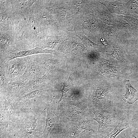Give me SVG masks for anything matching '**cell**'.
Instances as JSON below:
<instances>
[{"label": "cell", "mask_w": 138, "mask_h": 138, "mask_svg": "<svg viewBox=\"0 0 138 138\" xmlns=\"http://www.w3.org/2000/svg\"><path fill=\"white\" fill-rule=\"evenodd\" d=\"M100 41L104 45V46L106 48V50L107 51L108 50L111 46L109 43L103 38H101L100 39Z\"/></svg>", "instance_id": "cell-33"}, {"label": "cell", "mask_w": 138, "mask_h": 138, "mask_svg": "<svg viewBox=\"0 0 138 138\" xmlns=\"http://www.w3.org/2000/svg\"><path fill=\"white\" fill-rule=\"evenodd\" d=\"M68 39L65 36H47L45 37L42 44L39 47L43 49L50 48L62 52L64 43Z\"/></svg>", "instance_id": "cell-11"}, {"label": "cell", "mask_w": 138, "mask_h": 138, "mask_svg": "<svg viewBox=\"0 0 138 138\" xmlns=\"http://www.w3.org/2000/svg\"><path fill=\"white\" fill-rule=\"evenodd\" d=\"M52 72L48 71L41 77L29 79L26 86L22 90L18 97L24 95L32 91L43 88L44 85L50 80Z\"/></svg>", "instance_id": "cell-9"}, {"label": "cell", "mask_w": 138, "mask_h": 138, "mask_svg": "<svg viewBox=\"0 0 138 138\" xmlns=\"http://www.w3.org/2000/svg\"><path fill=\"white\" fill-rule=\"evenodd\" d=\"M118 30L113 26L107 25L101 31L103 38L111 46L117 41V38L118 35Z\"/></svg>", "instance_id": "cell-19"}, {"label": "cell", "mask_w": 138, "mask_h": 138, "mask_svg": "<svg viewBox=\"0 0 138 138\" xmlns=\"http://www.w3.org/2000/svg\"><path fill=\"white\" fill-rule=\"evenodd\" d=\"M124 5L127 11L130 14L134 13L138 15V0H129Z\"/></svg>", "instance_id": "cell-27"}, {"label": "cell", "mask_w": 138, "mask_h": 138, "mask_svg": "<svg viewBox=\"0 0 138 138\" xmlns=\"http://www.w3.org/2000/svg\"><path fill=\"white\" fill-rule=\"evenodd\" d=\"M93 119L90 115L65 124L64 138H75L85 131L94 132Z\"/></svg>", "instance_id": "cell-4"}, {"label": "cell", "mask_w": 138, "mask_h": 138, "mask_svg": "<svg viewBox=\"0 0 138 138\" xmlns=\"http://www.w3.org/2000/svg\"><path fill=\"white\" fill-rule=\"evenodd\" d=\"M59 106V119L65 124L89 116L91 112L86 102L82 100L65 99Z\"/></svg>", "instance_id": "cell-1"}, {"label": "cell", "mask_w": 138, "mask_h": 138, "mask_svg": "<svg viewBox=\"0 0 138 138\" xmlns=\"http://www.w3.org/2000/svg\"><path fill=\"white\" fill-rule=\"evenodd\" d=\"M28 81L23 82L18 80L9 82L5 91L1 95L10 99H14L17 97L21 91L26 86Z\"/></svg>", "instance_id": "cell-12"}, {"label": "cell", "mask_w": 138, "mask_h": 138, "mask_svg": "<svg viewBox=\"0 0 138 138\" xmlns=\"http://www.w3.org/2000/svg\"><path fill=\"white\" fill-rule=\"evenodd\" d=\"M0 118V133H2L6 131L9 122L8 116L4 110L1 111Z\"/></svg>", "instance_id": "cell-29"}, {"label": "cell", "mask_w": 138, "mask_h": 138, "mask_svg": "<svg viewBox=\"0 0 138 138\" xmlns=\"http://www.w3.org/2000/svg\"><path fill=\"white\" fill-rule=\"evenodd\" d=\"M97 2L106 7L110 13L120 15H131L127 11L124 5L123 1L117 0L109 1L106 0H98Z\"/></svg>", "instance_id": "cell-13"}, {"label": "cell", "mask_w": 138, "mask_h": 138, "mask_svg": "<svg viewBox=\"0 0 138 138\" xmlns=\"http://www.w3.org/2000/svg\"><path fill=\"white\" fill-rule=\"evenodd\" d=\"M85 17L91 25L94 32L98 31L101 32L103 29L107 25L93 14L88 15Z\"/></svg>", "instance_id": "cell-23"}, {"label": "cell", "mask_w": 138, "mask_h": 138, "mask_svg": "<svg viewBox=\"0 0 138 138\" xmlns=\"http://www.w3.org/2000/svg\"><path fill=\"white\" fill-rule=\"evenodd\" d=\"M46 91L43 88L40 89L30 91L22 96L14 99V101L19 105L22 104L26 106L25 103L31 99L39 96L41 93Z\"/></svg>", "instance_id": "cell-22"}, {"label": "cell", "mask_w": 138, "mask_h": 138, "mask_svg": "<svg viewBox=\"0 0 138 138\" xmlns=\"http://www.w3.org/2000/svg\"><path fill=\"white\" fill-rule=\"evenodd\" d=\"M75 33L76 35L83 42L88 50L98 52L102 51L103 50V47L102 45L95 43L82 33L76 32Z\"/></svg>", "instance_id": "cell-21"}, {"label": "cell", "mask_w": 138, "mask_h": 138, "mask_svg": "<svg viewBox=\"0 0 138 138\" xmlns=\"http://www.w3.org/2000/svg\"><path fill=\"white\" fill-rule=\"evenodd\" d=\"M94 3L92 7L95 16L104 24L109 26H113L116 18L109 13L105 11L99 5L98 3Z\"/></svg>", "instance_id": "cell-14"}, {"label": "cell", "mask_w": 138, "mask_h": 138, "mask_svg": "<svg viewBox=\"0 0 138 138\" xmlns=\"http://www.w3.org/2000/svg\"><path fill=\"white\" fill-rule=\"evenodd\" d=\"M131 125V121L128 117H122L120 119L118 124L113 130L102 138H116L121 131L130 127Z\"/></svg>", "instance_id": "cell-18"}, {"label": "cell", "mask_w": 138, "mask_h": 138, "mask_svg": "<svg viewBox=\"0 0 138 138\" xmlns=\"http://www.w3.org/2000/svg\"><path fill=\"white\" fill-rule=\"evenodd\" d=\"M70 75L67 80L64 83L63 87L61 90V96L60 99L58 101L59 104L62 100L68 96L72 91V87L70 82Z\"/></svg>", "instance_id": "cell-26"}, {"label": "cell", "mask_w": 138, "mask_h": 138, "mask_svg": "<svg viewBox=\"0 0 138 138\" xmlns=\"http://www.w3.org/2000/svg\"><path fill=\"white\" fill-rule=\"evenodd\" d=\"M46 70L33 59L28 57V64L23 74L17 80L24 82L29 79L40 77L44 75Z\"/></svg>", "instance_id": "cell-7"}, {"label": "cell", "mask_w": 138, "mask_h": 138, "mask_svg": "<svg viewBox=\"0 0 138 138\" xmlns=\"http://www.w3.org/2000/svg\"><path fill=\"white\" fill-rule=\"evenodd\" d=\"M79 20V24H78L77 28L75 29L77 30L75 32H77L80 30L82 31H85L89 32L92 33L94 32V31L92 28V27L88 21L87 20L86 18L85 17H81V19L80 18Z\"/></svg>", "instance_id": "cell-25"}, {"label": "cell", "mask_w": 138, "mask_h": 138, "mask_svg": "<svg viewBox=\"0 0 138 138\" xmlns=\"http://www.w3.org/2000/svg\"><path fill=\"white\" fill-rule=\"evenodd\" d=\"M42 112L37 118H31L24 121L21 124L17 131L18 138H33L37 130L36 127L38 118Z\"/></svg>", "instance_id": "cell-8"}, {"label": "cell", "mask_w": 138, "mask_h": 138, "mask_svg": "<svg viewBox=\"0 0 138 138\" xmlns=\"http://www.w3.org/2000/svg\"><path fill=\"white\" fill-rule=\"evenodd\" d=\"M124 83L126 92L123 96L122 99L129 104H132L138 99L135 94L137 90L132 86L129 80L125 79Z\"/></svg>", "instance_id": "cell-20"}, {"label": "cell", "mask_w": 138, "mask_h": 138, "mask_svg": "<svg viewBox=\"0 0 138 138\" xmlns=\"http://www.w3.org/2000/svg\"><path fill=\"white\" fill-rule=\"evenodd\" d=\"M118 17L128 22L133 30L138 28V19L129 15H120Z\"/></svg>", "instance_id": "cell-31"}, {"label": "cell", "mask_w": 138, "mask_h": 138, "mask_svg": "<svg viewBox=\"0 0 138 138\" xmlns=\"http://www.w3.org/2000/svg\"><path fill=\"white\" fill-rule=\"evenodd\" d=\"M63 3L57 5H54L46 8L50 13L54 15L59 22H62L65 21L66 14L68 10L67 5H64Z\"/></svg>", "instance_id": "cell-17"}, {"label": "cell", "mask_w": 138, "mask_h": 138, "mask_svg": "<svg viewBox=\"0 0 138 138\" xmlns=\"http://www.w3.org/2000/svg\"><path fill=\"white\" fill-rule=\"evenodd\" d=\"M125 133H124V136H125L126 138H127L126 136H125ZM132 136L133 137L135 138H138V133H136L133 134V135Z\"/></svg>", "instance_id": "cell-34"}, {"label": "cell", "mask_w": 138, "mask_h": 138, "mask_svg": "<svg viewBox=\"0 0 138 138\" xmlns=\"http://www.w3.org/2000/svg\"><path fill=\"white\" fill-rule=\"evenodd\" d=\"M46 107L47 114L45 125L42 133L43 138H47L52 128L61 124L59 118V106L58 101L53 100Z\"/></svg>", "instance_id": "cell-6"}, {"label": "cell", "mask_w": 138, "mask_h": 138, "mask_svg": "<svg viewBox=\"0 0 138 138\" xmlns=\"http://www.w3.org/2000/svg\"><path fill=\"white\" fill-rule=\"evenodd\" d=\"M136 80L138 82V80Z\"/></svg>", "instance_id": "cell-35"}, {"label": "cell", "mask_w": 138, "mask_h": 138, "mask_svg": "<svg viewBox=\"0 0 138 138\" xmlns=\"http://www.w3.org/2000/svg\"><path fill=\"white\" fill-rule=\"evenodd\" d=\"M28 64V57L17 58L5 62L4 65L9 83L17 80L24 73Z\"/></svg>", "instance_id": "cell-5"}, {"label": "cell", "mask_w": 138, "mask_h": 138, "mask_svg": "<svg viewBox=\"0 0 138 138\" xmlns=\"http://www.w3.org/2000/svg\"><path fill=\"white\" fill-rule=\"evenodd\" d=\"M33 11L32 8H30L29 17L28 21V25L30 31L32 33L36 34L37 32V29Z\"/></svg>", "instance_id": "cell-30"}, {"label": "cell", "mask_w": 138, "mask_h": 138, "mask_svg": "<svg viewBox=\"0 0 138 138\" xmlns=\"http://www.w3.org/2000/svg\"><path fill=\"white\" fill-rule=\"evenodd\" d=\"M113 50L111 53L107 54L110 57L116 59L121 63L127 65L129 62V57L123 47L119 44L117 41L112 44Z\"/></svg>", "instance_id": "cell-15"}, {"label": "cell", "mask_w": 138, "mask_h": 138, "mask_svg": "<svg viewBox=\"0 0 138 138\" xmlns=\"http://www.w3.org/2000/svg\"><path fill=\"white\" fill-rule=\"evenodd\" d=\"M4 63V62L0 61V93H3L5 91L9 83L6 76Z\"/></svg>", "instance_id": "cell-24"}, {"label": "cell", "mask_w": 138, "mask_h": 138, "mask_svg": "<svg viewBox=\"0 0 138 138\" xmlns=\"http://www.w3.org/2000/svg\"><path fill=\"white\" fill-rule=\"evenodd\" d=\"M87 2L85 0H73L72 1V4L76 6L78 8L77 12L76 14L79 12L84 6Z\"/></svg>", "instance_id": "cell-32"}, {"label": "cell", "mask_w": 138, "mask_h": 138, "mask_svg": "<svg viewBox=\"0 0 138 138\" xmlns=\"http://www.w3.org/2000/svg\"><path fill=\"white\" fill-rule=\"evenodd\" d=\"M113 26L118 30L125 29L130 31L133 30L128 22L118 16L116 18L115 22Z\"/></svg>", "instance_id": "cell-28"}, {"label": "cell", "mask_w": 138, "mask_h": 138, "mask_svg": "<svg viewBox=\"0 0 138 138\" xmlns=\"http://www.w3.org/2000/svg\"><path fill=\"white\" fill-rule=\"evenodd\" d=\"M112 93L110 87L101 85L92 89L86 101L90 109H109L112 104Z\"/></svg>", "instance_id": "cell-3"}, {"label": "cell", "mask_w": 138, "mask_h": 138, "mask_svg": "<svg viewBox=\"0 0 138 138\" xmlns=\"http://www.w3.org/2000/svg\"><path fill=\"white\" fill-rule=\"evenodd\" d=\"M4 99V102L5 105L4 109L8 117L9 122L15 121L18 118L19 113L15 106L17 104L15 101H11L9 99L3 96Z\"/></svg>", "instance_id": "cell-16"}, {"label": "cell", "mask_w": 138, "mask_h": 138, "mask_svg": "<svg viewBox=\"0 0 138 138\" xmlns=\"http://www.w3.org/2000/svg\"><path fill=\"white\" fill-rule=\"evenodd\" d=\"M43 53L56 54L58 53V52L54 50L43 49L37 47L33 49L27 51H21L18 52L7 53L6 54V55L4 57L1 58L0 60L5 63L17 58L23 57L33 54Z\"/></svg>", "instance_id": "cell-10"}, {"label": "cell", "mask_w": 138, "mask_h": 138, "mask_svg": "<svg viewBox=\"0 0 138 138\" xmlns=\"http://www.w3.org/2000/svg\"><path fill=\"white\" fill-rule=\"evenodd\" d=\"M94 115V120L98 124L96 134L101 136H106L111 132L117 126L120 119L114 112L109 109L99 108L90 109Z\"/></svg>", "instance_id": "cell-2"}]
</instances>
